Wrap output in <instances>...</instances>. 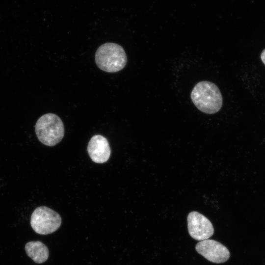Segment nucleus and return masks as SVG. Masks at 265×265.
I'll list each match as a JSON object with an SVG mask.
<instances>
[{
	"mask_svg": "<svg viewBox=\"0 0 265 265\" xmlns=\"http://www.w3.org/2000/svg\"><path fill=\"white\" fill-rule=\"evenodd\" d=\"M97 66L102 70L115 73L126 66L127 57L123 48L114 43H106L97 50L95 56Z\"/></svg>",
	"mask_w": 265,
	"mask_h": 265,
	"instance_id": "nucleus-2",
	"label": "nucleus"
},
{
	"mask_svg": "<svg viewBox=\"0 0 265 265\" xmlns=\"http://www.w3.org/2000/svg\"><path fill=\"white\" fill-rule=\"evenodd\" d=\"M87 150L92 161L98 163L107 161L111 153L107 139L99 134L91 137L88 142Z\"/></svg>",
	"mask_w": 265,
	"mask_h": 265,
	"instance_id": "nucleus-7",
	"label": "nucleus"
},
{
	"mask_svg": "<svg viewBox=\"0 0 265 265\" xmlns=\"http://www.w3.org/2000/svg\"><path fill=\"white\" fill-rule=\"evenodd\" d=\"M25 248L27 255L36 263L42 264L48 259V248L40 241H29L26 243Z\"/></svg>",
	"mask_w": 265,
	"mask_h": 265,
	"instance_id": "nucleus-8",
	"label": "nucleus"
},
{
	"mask_svg": "<svg viewBox=\"0 0 265 265\" xmlns=\"http://www.w3.org/2000/svg\"><path fill=\"white\" fill-rule=\"evenodd\" d=\"M190 97L196 107L202 112L212 114L222 107L223 99L218 87L209 81H201L193 87Z\"/></svg>",
	"mask_w": 265,
	"mask_h": 265,
	"instance_id": "nucleus-1",
	"label": "nucleus"
},
{
	"mask_svg": "<svg viewBox=\"0 0 265 265\" xmlns=\"http://www.w3.org/2000/svg\"><path fill=\"white\" fill-rule=\"evenodd\" d=\"M35 131L39 140L48 146L58 143L64 134L63 123L57 115L49 113L41 116L37 121Z\"/></svg>",
	"mask_w": 265,
	"mask_h": 265,
	"instance_id": "nucleus-3",
	"label": "nucleus"
},
{
	"mask_svg": "<svg viewBox=\"0 0 265 265\" xmlns=\"http://www.w3.org/2000/svg\"><path fill=\"white\" fill-rule=\"evenodd\" d=\"M187 220L188 233L193 238L202 241L212 236L214 229L211 222L201 213L191 212L188 214Z\"/></svg>",
	"mask_w": 265,
	"mask_h": 265,
	"instance_id": "nucleus-5",
	"label": "nucleus"
},
{
	"mask_svg": "<svg viewBox=\"0 0 265 265\" xmlns=\"http://www.w3.org/2000/svg\"><path fill=\"white\" fill-rule=\"evenodd\" d=\"M196 251L208 261L216 264L226 262L230 256L228 248L221 243L212 239L199 241L195 246Z\"/></svg>",
	"mask_w": 265,
	"mask_h": 265,
	"instance_id": "nucleus-6",
	"label": "nucleus"
},
{
	"mask_svg": "<svg viewBox=\"0 0 265 265\" xmlns=\"http://www.w3.org/2000/svg\"><path fill=\"white\" fill-rule=\"evenodd\" d=\"M61 218L53 210L46 207L36 208L31 214L30 225L33 230L40 235H48L56 231L60 226Z\"/></svg>",
	"mask_w": 265,
	"mask_h": 265,
	"instance_id": "nucleus-4",
	"label": "nucleus"
},
{
	"mask_svg": "<svg viewBox=\"0 0 265 265\" xmlns=\"http://www.w3.org/2000/svg\"><path fill=\"white\" fill-rule=\"evenodd\" d=\"M261 58L263 62L265 64V49L262 52L261 54Z\"/></svg>",
	"mask_w": 265,
	"mask_h": 265,
	"instance_id": "nucleus-9",
	"label": "nucleus"
}]
</instances>
